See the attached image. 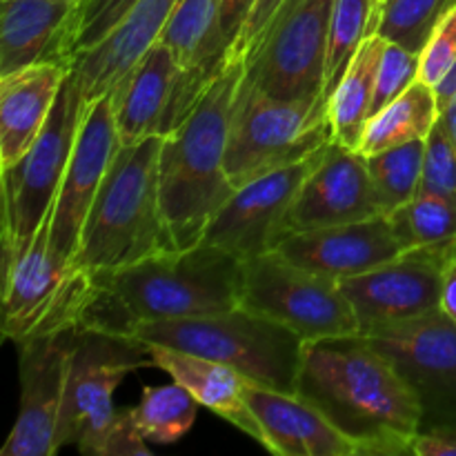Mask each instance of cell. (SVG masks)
<instances>
[{"label": "cell", "instance_id": "cell-4", "mask_svg": "<svg viewBox=\"0 0 456 456\" xmlns=\"http://www.w3.org/2000/svg\"><path fill=\"white\" fill-rule=\"evenodd\" d=\"M165 136L120 145L85 218L78 252L69 265L118 270L174 248L159 194V156Z\"/></svg>", "mask_w": 456, "mask_h": 456}, {"label": "cell", "instance_id": "cell-12", "mask_svg": "<svg viewBox=\"0 0 456 456\" xmlns=\"http://www.w3.org/2000/svg\"><path fill=\"white\" fill-rule=\"evenodd\" d=\"M363 334L412 387L421 432L456 428V321L439 310Z\"/></svg>", "mask_w": 456, "mask_h": 456}, {"label": "cell", "instance_id": "cell-22", "mask_svg": "<svg viewBox=\"0 0 456 456\" xmlns=\"http://www.w3.org/2000/svg\"><path fill=\"white\" fill-rule=\"evenodd\" d=\"M69 65L43 61L0 78V167L16 163L47 125Z\"/></svg>", "mask_w": 456, "mask_h": 456}, {"label": "cell", "instance_id": "cell-2", "mask_svg": "<svg viewBox=\"0 0 456 456\" xmlns=\"http://www.w3.org/2000/svg\"><path fill=\"white\" fill-rule=\"evenodd\" d=\"M243 261L214 245L154 254L87 274L78 323L129 334L150 321L190 319L239 307Z\"/></svg>", "mask_w": 456, "mask_h": 456}, {"label": "cell", "instance_id": "cell-33", "mask_svg": "<svg viewBox=\"0 0 456 456\" xmlns=\"http://www.w3.org/2000/svg\"><path fill=\"white\" fill-rule=\"evenodd\" d=\"M419 194H435L456 200V145L441 120L426 138Z\"/></svg>", "mask_w": 456, "mask_h": 456}, {"label": "cell", "instance_id": "cell-23", "mask_svg": "<svg viewBox=\"0 0 456 456\" xmlns=\"http://www.w3.org/2000/svg\"><path fill=\"white\" fill-rule=\"evenodd\" d=\"M150 352L154 368L163 370L172 381L187 387L203 408L239 428L256 444H265L261 423L245 401L248 379L243 374L216 361L172 350V347L150 346Z\"/></svg>", "mask_w": 456, "mask_h": 456}, {"label": "cell", "instance_id": "cell-37", "mask_svg": "<svg viewBox=\"0 0 456 456\" xmlns=\"http://www.w3.org/2000/svg\"><path fill=\"white\" fill-rule=\"evenodd\" d=\"M256 0H218V27L227 45V53L234 47L236 38L243 31Z\"/></svg>", "mask_w": 456, "mask_h": 456}, {"label": "cell", "instance_id": "cell-17", "mask_svg": "<svg viewBox=\"0 0 456 456\" xmlns=\"http://www.w3.org/2000/svg\"><path fill=\"white\" fill-rule=\"evenodd\" d=\"M383 208L359 150L332 141L298 190L288 214L289 232L319 230L381 216Z\"/></svg>", "mask_w": 456, "mask_h": 456}, {"label": "cell", "instance_id": "cell-9", "mask_svg": "<svg viewBox=\"0 0 456 456\" xmlns=\"http://www.w3.org/2000/svg\"><path fill=\"white\" fill-rule=\"evenodd\" d=\"M332 7L334 0H285L245 56L243 83L279 101L325 96Z\"/></svg>", "mask_w": 456, "mask_h": 456}, {"label": "cell", "instance_id": "cell-10", "mask_svg": "<svg viewBox=\"0 0 456 456\" xmlns=\"http://www.w3.org/2000/svg\"><path fill=\"white\" fill-rule=\"evenodd\" d=\"M239 305L285 325L303 341L359 332L341 283L303 270L279 252L243 261Z\"/></svg>", "mask_w": 456, "mask_h": 456}, {"label": "cell", "instance_id": "cell-32", "mask_svg": "<svg viewBox=\"0 0 456 456\" xmlns=\"http://www.w3.org/2000/svg\"><path fill=\"white\" fill-rule=\"evenodd\" d=\"M456 0H386L377 34L412 52H421L436 22Z\"/></svg>", "mask_w": 456, "mask_h": 456}, {"label": "cell", "instance_id": "cell-14", "mask_svg": "<svg viewBox=\"0 0 456 456\" xmlns=\"http://www.w3.org/2000/svg\"><path fill=\"white\" fill-rule=\"evenodd\" d=\"M456 256V245L405 249L368 274L341 283L359 332L421 319L441 310L445 270Z\"/></svg>", "mask_w": 456, "mask_h": 456}, {"label": "cell", "instance_id": "cell-41", "mask_svg": "<svg viewBox=\"0 0 456 456\" xmlns=\"http://www.w3.org/2000/svg\"><path fill=\"white\" fill-rule=\"evenodd\" d=\"M439 120H441V125H444L445 132L450 134V138H452V142L456 145V98L452 102H450L448 107H445L444 111H441Z\"/></svg>", "mask_w": 456, "mask_h": 456}, {"label": "cell", "instance_id": "cell-27", "mask_svg": "<svg viewBox=\"0 0 456 456\" xmlns=\"http://www.w3.org/2000/svg\"><path fill=\"white\" fill-rule=\"evenodd\" d=\"M200 403L187 387L172 386L142 387L141 403L129 410L141 436L150 444L172 445L191 430Z\"/></svg>", "mask_w": 456, "mask_h": 456}, {"label": "cell", "instance_id": "cell-34", "mask_svg": "<svg viewBox=\"0 0 456 456\" xmlns=\"http://www.w3.org/2000/svg\"><path fill=\"white\" fill-rule=\"evenodd\" d=\"M419 62H421L419 52H412V49L403 47V45L387 40L386 52L381 56V65H379L377 71V92H374L372 116L417 83Z\"/></svg>", "mask_w": 456, "mask_h": 456}, {"label": "cell", "instance_id": "cell-36", "mask_svg": "<svg viewBox=\"0 0 456 456\" xmlns=\"http://www.w3.org/2000/svg\"><path fill=\"white\" fill-rule=\"evenodd\" d=\"M283 3L285 0H256L252 13H249L248 22H245L243 31H240V36L236 38L234 47H232L230 61H245V56L249 53V49L254 47V43L258 40V36L263 34V29L267 27V22L272 20V16L279 12V7Z\"/></svg>", "mask_w": 456, "mask_h": 456}, {"label": "cell", "instance_id": "cell-21", "mask_svg": "<svg viewBox=\"0 0 456 456\" xmlns=\"http://www.w3.org/2000/svg\"><path fill=\"white\" fill-rule=\"evenodd\" d=\"M245 401L261 423L263 448L279 456H359L356 445L319 408L292 392L245 383Z\"/></svg>", "mask_w": 456, "mask_h": 456}, {"label": "cell", "instance_id": "cell-29", "mask_svg": "<svg viewBox=\"0 0 456 456\" xmlns=\"http://www.w3.org/2000/svg\"><path fill=\"white\" fill-rule=\"evenodd\" d=\"M403 249L456 245V200L435 194H417L387 214Z\"/></svg>", "mask_w": 456, "mask_h": 456}, {"label": "cell", "instance_id": "cell-24", "mask_svg": "<svg viewBox=\"0 0 456 456\" xmlns=\"http://www.w3.org/2000/svg\"><path fill=\"white\" fill-rule=\"evenodd\" d=\"M78 0H3L0 9V78L43 61L56 47Z\"/></svg>", "mask_w": 456, "mask_h": 456}, {"label": "cell", "instance_id": "cell-16", "mask_svg": "<svg viewBox=\"0 0 456 456\" xmlns=\"http://www.w3.org/2000/svg\"><path fill=\"white\" fill-rule=\"evenodd\" d=\"M118 147L120 138L116 129L114 101L107 92L105 96L85 107L74 150L53 203L52 248L67 265L78 252L85 218L92 209L94 199Z\"/></svg>", "mask_w": 456, "mask_h": 456}, {"label": "cell", "instance_id": "cell-39", "mask_svg": "<svg viewBox=\"0 0 456 456\" xmlns=\"http://www.w3.org/2000/svg\"><path fill=\"white\" fill-rule=\"evenodd\" d=\"M441 312L456 321V256L445 270L444 289H441Z\"/></svg>", "mask_w": 456, "mask_h": 456}, {"label": "cell", "instance_id": "cell-15", "mask_svg": "<svg viewBox=\"0 0 456 456\" xmlns=\"http://www.w3.org/2000/svg\"><path fill=\"white\" fill-rule=\"evenodd\" d=\"M325 147L236 187L232 199L209 221L200 243L225 249L240 261L274 252L289 234V208L305 178L323 159Z\"/></svg>", "mask_w": 456, "mask_h": 456}, {"label": "cell", "instance_id": "cell-1", "mask_svg": "<svg viewBox=\"0 0 456 456\" xmlns=\"http://www.w3.org/2000/svg\"><path fill=\"white\" fill-rule=\"evenodd\" d=\"M297 395L319 408L359 456L412 454L421 435L412 387L361 332L305 341Z\"/></svg>", "mask_w": 456, "mask_h": 456}, {"label": "cell", "instance_id": "cell-40", "mask_svg": "<svg viewBox=\"0 0 456 456\" xmlns=\"http://www.w3.org/2000/svg\"><path fill=\"white\" fill-rule=\"evenodd\" d=\"M432 89H435L436 102H439V111H444L456 98V61L452 62V67L445 71L444 78H441Z\"/></svg>", "mask_w": 456, "mask_h": 456}, {"label": "cell", "instance_id": "cell-18", "mask_svg": "<svg viewBox=\"0 0 456 456\" xmlns=\"http://www.w3.org/2000/svg\"><path fill=\"white\" fill-rule=\"evenodd\" d=\"M274 252L303 270L343 283L377 270L405 249L396 239L387 214H381L346 225L289 232Z\"/></svg>", "mask_w": 456, "mask_h": 456}, {"label": "cell", "instance_id": "cell-26", "mask_svg": "<svg viewBox=\"0 0 456 456\" xmlns=\"http://www.w3.org/2000/svg\"><path fill=\"white\" fill-rule=\"evenodd\" d=\"M439 114L435 89L417 80L368 120L359 151L363 156H372L403 142L428 138L432 127L439 123Z\"/></svg>", "mask_w": 456, "mask_h": 456}, {"label": "cell", "instance_id": "cell-7", "mask_svg": "<svg viewBox=\"0 0 456 456\" xmlns=\"http://www.w3.org/2000/svg\"><path fill=\"white\" fill-rule=\"evenodd\" d=\"M334 141L328 98L279 101L240 78L230 114L225 169L232 185L297 163Z\"/></svg>", "mask_w": 456, "mask_h": 456}, {"label": "cell", "instance_id": "cell-6", "mask_svg": "<svg viewBox=\"0 0 456 456\" xmlns=\"http://www.w3.org/2000/svg\"><path fill=\"white\" fill-rule=\"evenodd\" d=\"M147 346H163L234 368L248 381L297 395L305 341L285 325L245 307L141 323L129 332Z\"/></svg>", "mask_w": 456, "mask_h": 456}, {"label": "cell", "instance_id": "cell-30", "mask_svg": "<svg viewBox=\"0 0 456 456\" xmlns=\"http://www.w3.org/2000/svg\"><path fill=\"white\" fill-rule=\"evenodd\" d=\"M426 138L390 147L368 159L370 176L377 187L383 212L390 214L419 194L423 174Z\"/></svg>", "mask_w": 456, "mask_h": 456}, {"label": "cell", "instance_id": "cell-5", "mask_svg": "<svg viewBox=\"0 0 456 456\" xmlns=\"http://www.w3.org/2000/svg\"><path fill=\"white\" fill-rule=\"evenodd\" d=\"M141 368H154L147 343L80 325L58 419V452L76 445L80 454L94 456L151 454L129 410L114 405L116 387Z\"/></svg>", "mask_w": 456, "mask_h": 456}, {"label": "cell", "instance_id": "cell-31", "mask_svg": "<svg viewBox=\"0 0 456 456\" xmlns=\"http://www.w3.org/2000/svg\"><path fill=\"white\" fill-rule=\"evenodd\" d=\"M134 4L136 0H78L56 47V61L69 65L71 58L101 43Z\"/></svg>", "mask_w": 456, "mask_h": 456}, {"label": "cell", "instance_id": "cell-20", "mask_svg": "<svg viewBox=\"0 0 456 456\" xmlns=\"http://www.w3.org/2000/svg\"><path fill=\"white\" fill-rule=\"evenodd\" d=\"M176 4L178 0H136L110 36L71 58L69 71L78 87L83 110L111 92L114 85L141 61L142 53L159 40Z\"/></svg>", "mask_w": 456, "mask_h": 456}, {"label": "cell", "instance_id": "cell-19", "mask_svg": "<svg viewBox=\"0 0 456 456\" xmlns=\"http://www.w3.org/2000/svg\"><path fill=\"white\" fill-rule=\"evenodd\" d=\"M183 67L163 43H154L141 61L114 85L116 129L120 145L167 136L181 125L178 85Z\"/></svg>", "mask_w": 456, "mask_h": 456}, {"label": "cell", "instance_id": "cell-8", "mask_svg": "<svg viewBox=\"0 0 456 456\" xmlns=\"http://www.w3.org/2000/svg\"><path fill=\"white\" fill-rule=\"evenodd\" d=\"M83 111L78 87L69 71L40 136L22 159L0 172L4 256L27 248L53 209Z\"/></svg>", "mask_w": 456, "mask_h": 456}, {"label": "cell", "instance_id": "cell-13", "mask_svg": "<svg viewBox=\"0 0 456 456\" xmlns=\"http://www.w3.org/2000/svg\"><path fill=\"white\" fill-rule=\"evenodd\" d=\"M80 323L40 330L18 346L20 410L3 456H53L67 372Z\"/></svg>", "mask_w": 456, "mask_h": 456}, {"label": "cell", "instance_id": "cell-11", "mask_svg": "<svg viewBox=\"0 0 456 456\" xmlns=\"http://www.w3.org/2000/svg\"><path fill=\"white\" fill-rule=\"evenodd\" d=\"M52 216L27 248L4 256L3 337L20 343L40 330L78 323L87 274L62 263L52 248Z\"/></svg>", "mask_w": 456, "mask_h": 456}, {"label": "cell", "instance_id": "cell-35", "mask_svg": "<svg viewBox=\"0 0 456 456\" xmlns=\"http://www.w3.org/2000/svg\"><path fill=\"white\" fill-rule=\"evenodd\" d=\"M419 80L435 87L456 61V4L444 13L419 52Z\"/></svg>", "mask_w": 456, "mask_h": 456}, {"label": "cell", "instance_id": "cell-25", "mask_svg": "<svg viewBox=\"0 0 456 456\" xmlns=\"http://www.w3.org/2000/svg\"><path fill=\"white\" fill-rule=\"evenodd\" d=\"M387 40L374 34L361 43L354 58L347 65L328 101L330 123L334 141L350 150H359L365 125L372 116L374 92H377V71Z\"/></svg>", "mask_w": 456, "mask_h": 456}, {"label": "cell", "instance_id": "cell-28", "mask_svg": "<svg viewBox=\"0 0 456 456\" xmlns=\"http://www.w3.org/2000/svg\"><path fill=\"white\" fill-rule=\"evenodd\" d=\"M381 3L374 0H334L332 18H330L328 58H325V96H332L334 87L347 65L354 58L368 36L377 34Z\"/></svg>", "mask_w": 456, "mask_h": 456}, {"label": "cell", "instance_id": "cell-38", "mask_svg": "<svg viewBox=\"0 0 456 456\" xmlns=\"http://www.w3.org/2000/svg\"><path fill=\"white\" fill-rule=\"evenodd\" d=\"M414 456H456V428L428 430L417 436L412 445Z\"/></svg>", "mask_w": 456, "mask_h": 456}, {"label": "cell", "instance_id": "cell-42", "mask_svg": "<svg viewBox=\"0 0 456 456\" xmlns=\"http://www.w3.org/2000/svg\"><path fill=\"white\" fill-rule=\"evenodd\" d=\"M374 3H381L383 4V3H386V0H374Z\"/></svg>", "mask_w": 456, "mask_h": 456}, {"label": "cell", "instance_id": "cell-3", "mask_svg": "<svg viewBox=\"0 0 456 456\" xmlns=\"http://www.w3.org/2000/svg\"><path fill=\"white\" fill-rule=\"evenodd\" d=\"M243 71L245 61L227 62L191 114L163 138L159 194L176 249L199 245L209 221L234 194L225 151L232 102Z\"/></svg>", "mask_w": 456, "mask_h": 456}]
</instances>
